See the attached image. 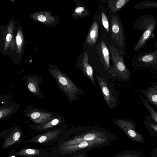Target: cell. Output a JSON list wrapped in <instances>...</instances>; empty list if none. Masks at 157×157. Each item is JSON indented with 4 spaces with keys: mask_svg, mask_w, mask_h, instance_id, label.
<instances>
[{
    "mask_svg": "<svg viewBox=\"0 0 157 157\" xmlns=\"http://www.w3.org/2000/svg\"><path fill=\"white\" fill-rule=\"evenodd\" d=\"M157 20L152 15H146L137 18L133 25L139 31L143 30L140 38L135 45L133 51L137 52L145 46L155 27Z\"/></svg>",
    "mask_w": 157,
    "mask_h": 157,
    "instance_id": "cell-1",
    "label": "cell"
},
{
    "mask_svg": "<svg viewBox=\"0 0 157 157\" xmlns=\"http://www.w3.org/2000/svg\"><path fill=\"white\" fill-rule=\"evenodd\" d=\"M52 74L59 89L63 91L71 103L80 99L78 95H85L66 75L59 71L54 72Z\"/></svg>",
    "mask_w": 157,
    "mask_h": 157,
    "instance_id": "cell-2",
    "label": "cell"
},
{
    "mask_svg": "<svg viewBox=\"0 0 157 157\" xmlns=\"http://www.w3.org/2000/svg\"><path fill=\"white\" fill-rule=\"evenodd\" d=\"M109 50L113 64L109 74L113 76H117L123 81L129 82L131 79V74L124 62L123 56L125 54L121 50L116 49L113 45L109 46Z\"/></svg>",
    "mask_w": 157,
    "mask_h": 157,
    "instance_id": "cell-3",
    "label": "cell"
},
{
    "mask_svg": "<svg viewBox=\"0 0 157 157\" xmlns=\"http://www.w3.org/2000/svg\"><path fill=\"white\" fill-rule=\"evenodd\" d=\"M133 67L136 69H150L157 73V51L142 53L135 55L131 60Z\"/></svg>",
    "mask_w": 157,
    "mask_h": 157,
    "instance_id": "cell-4",
    "label": "cell"
},
{
    "mask_svg": "<svg viewBox=\"0 0 157 157\" xmlns=\"http://www.w3.org/2000/svg\"><path fill=\"white\" fill-rule=\"evenodd\" d=\"M111 36L116 44L125 54L126 39L123 24L119 17L113 15L111 19Z\"/></svg>",
    "mask_w": 157,
    "mask_h": 157,
    "instance_id": "cell-5",
    "label": "cell"
},
{
    "mask_svg": "<svg viewBox=\"0 0 157 157\" xmlns=\"http://www.w3.org/2000/svg\"><path fill=\"white\" fill-rule=\"evenodd\" d=\"M113 121L127 132L128 135L136 142L144 144L145 142L144 137L136 131V122L130 119H114Z\"/></svg>",
    "mask_w": 157,
    "mask_h": 157,
    "instance_id": "cell-6",
    "label": "cell"
},
{
    "mask_svg": "<svg viewBox=\"0 0 157 157\" xmlns=\"http://www.w3.org/2000/svg\"><path fill=\"white\" fill-rule=\"evenodd\" d=\"M96 77L104 98L109 108L113 109L117 105V101L109 89L107 82L96 74Z\"/></svg>",
    "mask_w": 157,
    "mask_h": 157,
    "instance_id": "cell-7",
    "label": "cell"
},
{
    "mask_svg": "<svg viewBox=\"0 0 157 157\" xmlns=\"http://www.w3.org/2000/svg\"><path fill=\"white\" fill-rule=\"evenodd\" d=\"M25 114L33 122L40 124L49 120L57 114L54 113L44 112L40 109H31Z\"/></svg>",
    "mask_w": 157,
    "mask_h": 157,
    "instance_id": "cell-8",
    "label": "cell"
},
{
    "mask_svg": "<svg viewBox=\"0 0 157 157\" xmlns=\"http://www.w3.org/2000/svg\"><path fill=\"white\" fill-rule=\"evenodd\" d=\"M98 52L99 55L100 61L105 70L110 73L112 69L109 60V53L107 46L103 41H101L98 46Z\"/></svg>",
    "mask_w": 157,
    "mask_h": 157,
    "instance_id": "cell-9",
    "label": "cell"
},
{
    "mask_svg": "<svg viewBox=\"0 0 157 157\" xmlns=\"http://www.w3.org/2000/svg\"><path fill=\"white\" fill-rule=\"evenodd\" d=\"M147 101L157 109V83L153 81L152 84L146 89L141 88L139 90Z\"/></svg>",
    "mask_w": 157,
    "mask_h": 157,
    "instance_id": "cell-10",
    "label": "cell"
},
{
    "mask_svg": "<svg viewBox=\"0 0 157 157\" xmlns=\"http://www.w3.org/2000/svg\"><path fill=\"white\" fill-rule=\"evenodd\" d=\"M84 76L88 77L93 84L96 86V79L94 77L93 70L88 62V56L86 52H84L80 64Z\"/></svg>",
    "mask_w": 157,
    "mask_h": 157,
    "instance_id": "cell-11",
    "label": "cell"
},
{
    "mask_svg": "<svg viewBox=\"0 0 157 157\" xmlns=\"http://www.w3.org/2000/svg\"><path fill=\"white\" fill-rule=\"evenodd\" d=\"M59 129H56L48 131L43 134L32 138L27 142L43 143L52 140L58 136L60 133Z\"/></svg>",
    "mask_w": 157,
    "mask_h": 157,
    "instance_id": "cell-12",
    "label": "cell"
},
{
    "mask_svg": "<svg viewBox=\"0 0 157 157\" xmlns=\"http://www.w3.org/2000/svg\"><path fill=\"white\" fill-rule=\"evenodd\" d=\"M64 120V117L63 116L57 114L49 120L38 125L36 127L40 130H46L59 125Z\"/></svg>",
    "mask_w": 157,
    "mask_h": 157,
    "instance_id": "cell-13",
    "label": "cell"
},
{
    "mask_svg": "<svg viewBox=\"0 0 157 157\" xmlns=\"http://www.w3.org/2000/svg\"><path fill=\"white\" fill-rule=\"evenodd\" d=\"M98 33V24L96 21L92 24L86 38V42L91 46L94 44L97 40Z\"/></svg>",
    "mask_w": 157,
    "mask_h": 157,
    "instance_id": "cell-14",
    "label": "cell"
},
{
    "mask_svg": "<svg viewBox=\"0 0 157 157\" xmlns=\"http://www.w3.org/2000/svg\"><path fill=\"white\" fill-rule=\"evenodd\" d=\"M143 123L150 134L157 137V123L152 119L150 115L145 117Z\"/></svg>",
    "mask_w": 157,
    "mask_h": 157,
    "instance_id": "cell-15",
    "label": "cell"
},
{
    "mask_svg": "<svg viewBox=\"0 0 157 157\" xmlns=\"http://www.w3.org/2000/svg\"><path fill=\"white\" fill-rule=\"evenodd\" d=\"M21 132L17 128L14 129L3 144L2 148H6L16 143L20 139Z\"/></svg>",
    "mask_w": 157,
    "mask_h": 157,
    "instance_id": "cell-16",
    "label": "cell"
},
{
    "mask_svg": "<svg viewBox=\"0 0 157 157\" xmlns=\"http://www.w3.org/2000/svg\"><path fill=\"white\" fill-rule=\"evenodd\" d=\"M37 77L29 76L27 80V87L29 90L34 94L38 96L40 92L39 83V82Z\"/></svg>",
    "mask_w": 157,
    "mask_h": 157,
    "instance_id": "cell-17",
    "label": "cell"
},
{
    "mask_svg": "<svg viewBox=\"0 0 157 157\" xmlns=\"http://www.w3.org/2000/svg\"><path fill=\"white\" fill-rule=\"evenodd\" d=\"M131 0H112L108 1L109 7L112 13L120 10Z\"/></svg>",
    "mask_w": 157,
    "mask_h": 157,
    "instance_id": "cell-18",
    "label": "cell"
},
{
    "mask_svg": "<svg viewBox=\"0 0 157 157\" xmlns=\"http://www.w3.org/2000/svg\"><path fill=\"white\" fill-rule=\"evenodd\" d=\"M133 8L136 9H157V2L144 0L134 4Z\"/></svg>",
    "mask_w": 157,
    "mask_h": 157,
    "instance_id": "cell-19",
    "label": "cell"
},
{
    "mask_svg": "<svg viewBox=\"0 0 157 157\" xmlns=\"http://www.w3.org/2000/svg\"><path fill=\"white\" fill-rule=\"evenodd\" d=\"M134 90L138 94L140 97L141 99L143 105L150 113V116L152 119L157 123V111H155L151 105L147 101L142 95L139 94L136 90Z\"/></svg>",
    "mask_w": 157,
    "mask_h": 157,
    "instance_id": "cell-20",
    "label": "cell"
},
{
    "mask_svg": "<svg viewBox=\"0 0 157 157\" xmlns=\"http://www.w3.org/2000/svg\"><path fill=\"white\" fill-rule=\"evenodd\" d=\"M40 154V149L32 148L22 149L17 152L18 155L26 156H36Z\"/></svg>",
    "mask_w": 157,
    "mask_h": 157,
    "instance_id": "cell-21",
    "label": "cell"
},
{
    "mask_svg": "<svg viewBox=\"0 0 157 157\" xmlns=\"http://www.w3.org/2000/svg\"><path fill=\"white\" fill-rule=\"evenodd\" d=\"M88 10L84 7L80 6L77 7L74 12V15L76 18L84 17L89 14Z\"/></svg>",
    "mask_w": 157,
    "mask_h": 157,
    "instance_id": "cell-22",
    "label": "cell"
},
{
    "mask_svg": "<svg viewBox=\"0 0 157 157\" xmlns=\"http://www.w3.org/2000/svg\"><path fill=\"white\" fill-rule=\"evenodd\" d=\"M14 109L12 107H1L0 110V119H3L11 114L14 111Z\"/></svg>",
    "mask_w": 157,
    "mask_h": 157,
    "instance_id": "cell-23",
    "label": "cell"
},
{
    "mask_svg": "<svg viewBox=\"0 0 157 157\" xmlns=\"http://www.w3.org/2000/svg\"><path fill=\"white\" fill-rule=\"evenodd\" d=\"M101 20L102 25L108 32H109V28L108 19L105 14L103 12L101 13Z\"/></svg>",
    "mask_w": 157,
    "mask_h": 157,
    "instance_id": "cell-24",
    "label": "cell"
},
{
    "mask_svg": "<svg viewBox=\"0 0 157 157\" xmlns=\"http://www.w3.org/2000/svg\"><path fill=\"white\" fill-rule=\"evenodd\" d=\"M95 138V135L92 133H89L86 135L84 136V139L86 140H93Z\"/></svg>",
    "mask_w": 157,
    "mask_h": 157,
    "instance_id": "cell-25",
    "label": "cell"
},
{
    "mask_svg": "<svg viewBox=\"0 0 157 157\" xmlns=\"http://www.w3.org/2000/svg\"><path fill=\"white\" fill-rule=\"evenodd\" d=\"M88 144L86 141H83L80 143L78 145V147L80 148H83L86 147L88 145Z\"/></svg>",
    "mask_w": 157,
    "mask_h": 157,
    "instance_id": "cell-26",
    "label": "cell"
},
{
    "mask_svg": "<svg viewBox=\"0 0 157 157\" xmlns=\"http://www.w3.org/2000/svg\"><path fill=\"white\" fill-rule=\"evenodd\" d=\"M38 19L41 22H44L46 20V17L43 15H40L38 16Z\"/></svg>",
    "mask_w": 157,
    "mask_h": 157,
    "instance_id": "cell-27",
    "label": "cell"
},
{
    "mask_svg": "<svg viewBox=\"0 0 157 157\" xmlns=\"http://www.w3.org/2000/svg\"><path fill=\"white\" fill-rule=\"evenodd\" d=\"M151 157H157V147L154 149Z\"/></svg>",
    "mask_w": 157,
    "mask_h": 157,
    "instance_id": "cell-28",
    "label": "cell"
},
{
    "mask_svg": "<svg viewBox=\"0 0 157 157\" xmlns=\"http://www.w3.org/2000/svg\"><path fill=\"white\" fill-rule=\"evenodd\" d=\"M12 35L10 34V33L8 34L7 35L6 37V40L7 42L10 41L12 39Z\"/></svg>",
    "mask_w": 157,
    "mask_h": 157,
    "instance_id": "cell-29",
    "label": "cell"
},
{
    "mask_svg": "<svg viewBox=\"0 0 157 157\" xmlns=\"http://www.w3.org/2000/svg\"><path fill=\"white\" fill-rule=\"evenodd\" d=\"M17 41L18 44H20L21 43V40L20 37L17 36Z\"/></svg>",
    "mask_w": 157,
    "mask_h": 157,
    "instance_id": "cell-30",
    "label": "cell"
},
{
    "mask_svg": "<svg viewBox=\"0 0 157 157\" xmlns=\"http://www.w3.org/2000/svg\"><path fill=\"white\" fill-rule=\"evenodd\" d=\"M155 49L154 51H157V39L155 42Z\"/></svg>",
    "mask_w": 157,
    "mask_h": 157,
    "instance_id": "cell-31",
    "label": "cell"
}]
</instances>
